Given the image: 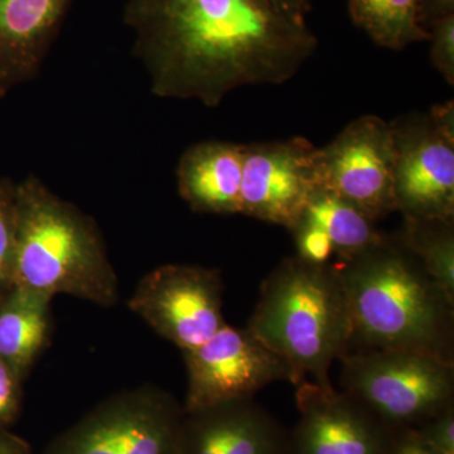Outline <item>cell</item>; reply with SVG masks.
Listing matches in <instances>:
<instances>
[{
	"label": "cell",
	"instance_id": "19",
	"mask_svg": "<svg viewBox=\"0 0 454 454\" xmlns=\"http://www.w3.org/2000/svg\"><path fill=\"white\" fill-rule=\"evenodd\" d=\"M395 236L454 301V219H404Z\"/></svg>",
	"mask_w": 454,
	"mask_h": 454
},
{
	"label": "cell",
	"instance_id": "24",
	"mask_svg": "<svg viewBox=\"0 0 454 454\" xmlns=\"http://www.w3.org/2000/svg\"><path fill=\"white\" fill-rule=\"evenodd\" d=\"M22 379L0 357V430L7 429L20 415Z\"/></svg>",
	"mask_w": 454,
	"mask_h": 454
},
{
	"label": "cell",
	"instance_id": "12",
	"mask_svg": "<svg viewBox=\"0 0 454 454\" xmlns=\"http://www.w3.org/2000/svg\"><path fill=\"white\" fill-rule=\"evenodd\" d=\"M289 454H387L394 433L343 391L303 381Z\"/></svg>",
	"mask_w": 454,
	"mask_h": 454
},
{
	"label": "cell",
	"instance_id": "3",
	"mask_svg": "<svg viewBox=\"0 0 454 454\" xmlns=\"http://www.w3.org/2000/svg\"><path fill=\"white\" fill-rule=\"evenodd\" d=\"M16 212L13 286L104 309L119 303L118 277L92 217L35 176L17 184Z\"/></svg>",
	"mask_w": 454,
	"mask_h": 454
},
{
	"label": "cell",
	"instance_id": "15",
	"mask_svg": "<svg viewBox=\"0 0 454 454\" xmlns=\"http://www.w3.org/2000/svg\"><path fill=\"white\" fill-rule=\"evenodd\" d=\"M244 145L197 143L179 160L176 177L179 196L197 214H240Z\"/></svg>",
	"mask_w": 454,
	"mask_h": 454
},
{
	"label": "cell",
	"instance_id": "2",
	"mask_svg": "<svg viewBox=\"0 0 454 454\" xmlns=\"http://www.w3.org/2000/svg\"><path fill=\"white\" fill-rule=\"evenodd\" d=\"M334 267L351 319L349 348L419 352L454 363V301L395 235Z\"/></svg>",
	"mask_w": 454,
	"mask_h": 454
},
{
	"label": "cell",
	"instance_id": "13",
	"mask_svg": "<svg viewBox=\"0 0 454 454\" xmlns=\"http://www.w3.org/2000/svg\"><path fill=\"white\" fill-rule=\"evenodd\" d=\"M178 454H289V432L254 399L184 411Z\"/></svg>",
	"mask_w": 454,
	"mask_h": 454
},
{
	"label": "cell",
	"instance_id": "26",
	"mask_svg": "<svg viewBox=\"0 0 454 454\" xmlns=\"http://www.w3.org/2000/svg\"><path fill=\"white\" fill-rule=\"evenodd\" d=\"M454 14V0H420L419 20L424 28L428 29L441 18Z\"/></svg>",
	"mask_w": 454,
	"mask_h": 454
},
{
	"label": "cell",
	"instance_id": "22",
	"mask_svg": "<svg viewBox=\"0 0 454 454\" xmlns=\"http://www.w3.org/2000/svg\"><path fill=\"white\" fill-rule=\"evenodd\" d=\"M430 62L447 83L454 85V14L429 27Z\"/></svg>",
	"mask_w": 454,
	"mask_h": 454
},
{
	"label": "cell",
	"instance_id": "16",
	"mask_svg": "<svg viewBox=\"0 0 454 454\" xmlns=\"http://www.w3.org/2000/svg\"><path fill=\"white\" fill-rule=\"evenodd\" d=\"M52 300L20 286L0 298V357L22 380L49 343Z\"/></svg>",
	"mask_w": 454,
	"mask_h": 454
},
{
	"label": "cell",
	"instance_id": "21",
	"mask_svg": "<svg viewBox=\"0 0 454 454\" xmlns=\"http://www.w3.org/2000/svg\"><path fill=\"white\" fill-rule=\"evenodd\" d=\"M289 231L294 238L297 256L312 264H328V260L334 254V247L321 227L301 216Z\"/></svg>",
	"mask_w": 454,
	"mask_h": 454
},
{
	"label": "cell",
	"instance_id": "28",
	"mask_svg": "<svg viewBox=\"0 0 454 454\" xmlns=\"http://www.w3.org/2000/svg\"><path fill=\"white\" fill-rule=\"evenodd\" d=\"M0 454H33L31 444L8 429L0 430Z\"/></svg>",
	"mask_w": 454,
	"mask_h": 454
},
{
	"label": "cell",
	"instance_id": "11",
	"mask_svg": "<svg viewBox=\"0 0 454 454\" xmlns=\"http://www.w3.org/2000/svg\"><path fill=\"white\" fill-rule=\"evenodd\" d=\"M317 160L301 137L244 145L240 214L292 229L318 187Z\"/></svg>",
	"mask_w": 454,
	"mask_h": 454
},
{
	"label": "cell",
	"instance_id": "25",
	"mask_svg": "<svg viewBox=\"0 0 454 454\" xmlns=\"http://www.w3.org/2000/svg\"><path fill=\"white\" fill-rule=\"evenodd\" d=\"M387 454H433L415 430L395 433Z\"/></svg>",
	"mask_w": 454,
	"mask_h": 454
},
{
	"label": "cell",
	"instance_id": "8",
	"mask_svg": "<svg viewBox=\"0 0 454 454\" xmlns=\"http://www.w3.org/2000/svg\"><path fill=\"white\" fill-rule=\"evenodd\" d=\"M395 146L390 122L378 115L355 119L318 148V187L365 214L373 223L396 212Z\"/></svg>",
	"mask_w": 454,
	"mask_h": 454
},
{
	"label": "cell",
	"instance_id": "10",
	"mask_svg": "<svg viewBox=\"0 0 454 454\" xmlns=\"http://www.w3.org/2000/svg\"><path fill=\"white\" fill-rule=\"evenodd\" d=\"M396 212L404 219H454V136L427 114L391 121Z\"/></svg>",
	"mask_w": 454,
	"mask_h": 454
},
{
	"label": "cell",
	"instance_id": "7",
	"mask_svg": "<svg viewBox=\"0 0 454 454\" xmlns=\"http://www.w3.org/2000/svg\"><path fill=\"white\" fill-rule=\"evenodd\" d=\"M217 269L166 264L139 280L128 307L182 352L202 345L226 325Z\"/></svg>",
	"mask_w": 454,
	"mask_h": 454
},
{
	"label": "cell",
	"instance_id": "1",
	"mask_svg": "<svg viewBox=\"0 0 454 454\" xmlns=\"http://www.w3.org/2000/svg\"><path fill=\"white\" fill-rule=\"evenodd\" d=\"M124 22L153 95L208 107L244 86L288 82L318 46L269 0H127Z\"/></svg>",
	"mask_w": 454,
	"mask_h": 454
},
{
	"label": "cell",
	"instance_id": "20",
	"mask_svg": "<svg viewBox=\"0 0 454 454\" xmlns=\"http://www.w3.org/2000/svg\"><path fill=\"white\" fill-rule=\"evenodd\" d=\"M16 187L14 182L0 179V298L13 286Z\"/></svg>",
	"mask_w": 454,
	"mask_h": 454
},
{
	"label": "cell",
	"instance_id": "17",
	"mask_svg": "<svg viewBox=\"0 0 454 454\" xmlns=\"http://www.w3.org/2000/svg\"><path fill=\"white\" fill-rule=\"evenodd\" d=\"M420 0H348L352 22L382 49L402 51L429 41L419 20Z\"/></svg>",
	"mask_w": 454,
	"mask_h": 454
},
{
	"label": "cell",
	"instance_id": "4",
	"mask_svg": "<svg viewBox=\"0 0 454 454\" xmlns=\"http://www.w3.org/2000/svg\"><path fill=\"white\" fill-rule=\"evenodd\" d=\"M291 367L294 385L333 387L331 366L348 354L352 327L348 301L334 265L289 256L262 282L247 325Z\"/></svg>",
	"mask_w": 454,
	"mask_h": 454
},
{
	"label": "cell",
	"instance_id": "14",
	"mask_svg": "<svg viewBox=\"0 0 454 454\" xmlns=\"http://www.w3.org/2000/svg\"><path fill=\"white\" fill-rule=\"evenodd\" d=\"M74 0H0V100L35 79Z\"/></svg>",
	"mask_w": 454,
	"mask_h": 454
},
{
	"label": "cell",
	"instance_id": "5",
	"mask_svg": "<svg viewBox=\"0 0 454 454\" xmlns=\"http://www.w3.org/2000/svg\"><path fill=\"white\" fill-rule=\"evenodd\" d=\"M342 391L391 433L415 430L454 404V363L411 351L363 349L340 358Z\"/></svg>",
	"mask_w": 454,
	"mask_h": 454
},
{
	"label": "cell",
	"instance_id": "18",
	"mask_svg": "<svg viewBox=\"0 0 454 454\" xmlns=\"http://www.w3.org/2000/svg\"><path fill=\"white\" fill-rule=\"evenodd\" d=\"M303 217L324 230L339 258L363 252L385 238L365 214L321 187L310 196Z\"/></svg>",
	"mask_w": 454,
	"mask_h": 454
},
{
	"label": "cell",
	"instance_id": "9",
	"mask_svg": "<svg viewBox=\"0 0 454 454\" xmlns=\"http://www.w3.org/2000/svg\"><path fill=\"white\" fill-rule=\"evenodd\" d=\"M184 357L188 378L184 411L254 399L277 381L294 385L288 364L247 327L226 324L202 345L184 351Z\"/></svg>",
	"mask_w": 454,
	"mask_h": 454
},
{
	"label": "cell",
	"instance_id": "6",
	"mask_svg": "<svg viewBox=\"0 0 454 454\" xmlns=\"http://www.w3.org/2000/svg\"><path fill=\"white\" fill-rule=\"evenodd\" d=\"M184 414L169 393L143 385L98 403L42 454H178Z\"/></svg>",
	"mask_w": 454,
	"mask_h": 454
},
{
	"label": "cell",
	"instance_id": "23",
	"mask_svg": "<svg viewBox=\"0 0 454 454\" xmlns=\"http://www.w3.org/2000/svg\"><path fill=\"white\" fill-rule=\"evenodd\" d=\"M433 454H454V404L415 429Z\"/></svg>",
	"mask_w": 454,
	"mask_h": 454
},
{
	"label": "cell",
	"instance_id": "27",
	"mask_svg": "<svg viewBox=\"0 0 454 454\" xmlns=\"http://www.w3.org/2000/svg\"><path fill=\"white\" fill-rule=\"evenodd\" d=\"M269 2L284 14L298 22H307V17L312 11L310 0H269Z\"/></svg>",
	"mask_w": 454,
	"mask_h": 454
}]
</instances>
